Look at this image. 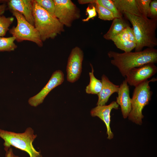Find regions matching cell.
<instances>
[{"label": "cell", "mask_w": 157, "mask_h": 157, "mask_svg": "<svg viewBox=\"0 0 157 157\" xmlns=\"http://www.w3.org/2000/svg\"><path fill=\"white\" fill-rule=\"evenodd\" d=\"M108 55L112 58L111 64L117 67L124 77L133 68L157 62V50L154 48H147L140 51L122 53L110 51Z\"/></svg>", "instance_id": "6da1fadb"}, {"label": "cell", "mask_w": 157, "mask_h": 157, "mask_svg": "<svg viewBox=\"0 0 157 157\" xmlns=\"http://www.w3.org/2000/svg\"><path fill=\"white\" fill-rule=\"evenodd\" d=\"M123 14L132 26L136 42L135 52L142 51L144 47L154 48L157 45V18H146L126 12Z\"/></svg>", "instance_id": "7a4b0ae2"}, {"label": "cell", "mask_w": 157, "mask_h": 157, "mask_svg": "<svg viewBox=\"0 0 157 157\" xmlns=\"http://www.w3.org/2000/svg\"><path fill=\"white\" fill-rule=\"evenodd\" d=\"M33 5L34 26L43 42L54 38L64 31V26L54 15L41 7L35 0Z\"/></svg>", "instance_id": "3957f363"}, {"label": "cell", "mask_w": 157, "mask_h": 157, "mask_svg": "<svg viewBox=\"0 0 157 157\" xmlns=\"http://www.w3.org/2000/svg\"><path fill=\"white\" fill-rule=\"evenodd\" d=\"M37 137L34 130L30 127L26 128L23 133L0 129V137L4 141L3 145L6 151L13 146L26 152L29 157H42L40 153L37 151L33 145V142Z\"/></svg>", "instance_id": "277c9868"}, {"label": "cell", "mask_w": 157, "mask_h": 157, "mask_svg": "<svg viewBox=\"0 0 157 157\" xmlns=\"http://www.w3.org/2000/svg\"><path fill=\"white\" fill-rule=\"evenodd\" d=\"M156 81L155 78L150 80L147 79L135 87L131 98V109L128 117L129 120L137 124H142L144 117L142 110L149 104L153 94L149 83Z\"/></svg>", "instance_id": "5b68a950"}, {"label": "cell", "mask_w": 157, "mask_h": 157, "mask_svg": "<svg viewBox=\"0 0 157 157\" xmlns=\"http://www.w3.org/2000/svg\"><path fill=\"white\" fill-rule=\"evenodd\" d=\"M16 18L17 24L9 30V33L15 37L18 42L24 40L31 41L36 43L39 47L43 46L40 35L35 26L29 23L21 13L17 11H10Z\"/></svg>", "instance_id": "8992f818"}, {"label": "cell", "mask_w": 157, "mask_h": 157, "mask_svg": "<svg viewBox=\"0 0 157 157\" xmlns=\"http://www.w3.org/2000/svg\"><path fill=\"white\" fill-rule=\"evenodd\" d=\"M54 15L63 26L70 27L73 22L80 17L79 8L70 0H53Z\"/></svg>", "instance_id": "52a82bcc"}, {"label": "cell", "mask_w": 157, "mask_h": 157, "mask_svg": "<svg viewBox=\"0 0 157 157\" xmlns=\"http://www.w3.org/2000/svg\"><path fill=\"white\" fill-rule=\"evenodd\" d=\"M83 52L78 47L72 50L68 58L67 67V79L74 83L79 78L82 72Z\"/></svg>", "instance_id": "ba28073f"}, {"label": "cell", "mask_w": 157, "mask_h": 157, "mask_svg": "<svg viewBox=\"0 0 157 157\" xmlns=\"http://www.w3.org/2000/svg\"><path fill=\"white\" fill-rule=\"evenodd\" d=\"M157 72V67L154 63H148L131 69L125 79L129 85L135 87L154 75Z\"/></svg>", "instance_id": "9c48e42d"}, {"label": "cell", "mask_w": 157, "mask_h": 157, "mask_svg": "<svg viewBox=\"0 0 157 157\" xmlns=\"http://www.w3.org/2000/svg\"><path fill=\"white\" fill-rule=\"evenodd\" d=\"M64 80V74L63 71L60 70L54 71L47 83L41 91L29 99V104L32 106L36 107L42 104L49 92L62 84Z\"/></svg>", "instance_id": "30bf717a"}, {"label": "cell", "mask_w": 157, "mask_h": 157, "mask_svg": "<svg viewBox=\"0 0 157 157\" xmlns=\"http://www.w3.org/2000/svg\"><path fill=\"white\" fill-rule=\"evenodd\" d=\"M119 106L116 101H114L107 105L97 106L92 108L90 112L92 116L97 117L104 122L107 129V138L109 140L113 139L114 137L110 126V112L113 109H118Z\"/></svg>", "instance_id": "8fae6325"}, {"label": "cell", "mask_w": 157, "mask_h": 157, "mask_svg": "<svg viewBox=\"0 0 157 157\" xmlns=\"http://www.w3.org/2000/svg\"><path fill=\"white\" fill-rule=\"evenodd\" d=\"M33 1L31 0H9L7 6L10 11H17L21 13L29 23L34 26Z\"/></svg>", "instance_id": "7c38bea8"}, {"label": "cell", "mask_w": 157, "mask_h": 157, "mask_svg": "<svg viewBox=\"0 0 157 157\" xmlns=\"http://www.w3.org/2000/svg\"><path fill=\"white\" fill-rule=\"evenodd\" d=\"M117 93L118 96L116 102L120 106L123 117L126 119L128 117L131 109L129 87L126 79L119 85Z\"/></svg>", "instance_id": "4fadbf2b"}, {"label": "cell", "mask_w": 157, "mask_h": 157, "mask_svg": "<svg viewBox=\"0 0 157 157\" xmlns=\"http://www.w3.org/2000/svg\"><path fill=\"white\" fill-rule=\"evenodd\" d=\"M102 84V88L97 94L98 99L97 106L106 105L111 95L115 92H117L119 85H116L111 82L105 74L101 76Z\"/></svg>", "instance_id": "5bb4252c"}, {"label": "cell", "mask_w": 157, "mask_h": 157, "mask_svg": "<svg viewBox=\"0 0 157 157\" xmlns=\"http://www.w3.org/2000/svg\"><path fill=\"white\" fill-rule=\"evenodd\" d=\"M121 13L126 12L139 17H142L136 0H112Z\"/></svg>", "instance_id": "9a60e30c"}, {"label": "cell", "mask_w": 157, "mask_h": 157, "mask_svg": "<svg viewBox=\"0 0 157 157\" xmlns=\"http://www.w3.org/2000/svg\"><path fill=\"white\" fill-rule=\"evenodd\" d=\"M129 26V24L123 17L115 18L113 20L110 28L104 35L103 37L106 40H111Z\"/></svg>", "instance_id": "2e32d148"}, {"label": "cell", "mask_w": 157, "mask_h": 157, "mask_svg": "<svg viewBox=\"0 0 157 157\" xmlns=\"http://www.w3.org/2000/svg\"><path fill=\"white\" fill-rule=\"evenodd\" d=\"M92 68L91 72H89L90 82L85 89L88 94H97L100 91L102 86L101 80L97 78L94 74V69L92 65L90 64Z\"/></svg>", "instance_id": "e0dca14e"}, {"label": "cell", "mask_w": 157, "mask_h": 157, "mask_svg": "<svg viewBox=\"0 0 157 157\" xmlns=\"http://www.w3.org/2000/svg\"><path fill=\"white\" fill-rule=\"evenodd\" d=\"M15 40V37L13 36L7 38L0 37V51H14L17 47L14 42Z\"/></svg>", "instance_id": "ac0fdd59"}, {"label": "cell", "mask_w": 157, "mask_h": 157, "mask_svg": "<svg viewBox=\"0 0 157 157\" xmlns=\"http://www.w3.org/2000/svg\"><path fill=\"white\" fill-rule=\"evenodd\" d=\"M95 3H97L106 8L114 15L115 18L122 17V14L118 10L112 0H96Z\"/></svg>", "instance_id": "d6986e66"}, {"label": "cell", "mask_w": 157, "mask_h": 157, "mask_svg": "<svg viewBox=\"0 0 157 157\" xmlns=\"http://www.w3.org/2000/svg\"><path fill=\"white\" fill-rule=\"evenodd\" d=\"M95 3V7L98 18L102 20H112L115 18L113 13L110 11L97 3Z\"/></svg>", "instance_id": "ffe728a7"}, {"label": "cell", "mask_w": 157, "mask_h": 157, "mask_svg": "<svg viewBox=\"0 0 157 157\" xmlns=\"http://www.w3.org/2000/svg\"><path fill=\"white\" fill-rule=\"evenodd\" d=\"M14 20V18L13 17H6L3 15L0 16V37L6 35Z\"/></svg>", "instance_id": "44dd1931"}, {"label": "cell", "mask_w": 157, "mask_h": 157, "mask_svg": "<svg viewBox=\"0 0 157 157\" xmlns=\"http://www.w3.org/2000/svg\"><path fill=\"white\" fill-rule=\"evenodd\" d=\"M116 47L124 52H129L135 49V43L129 40L124 41H118L114 42Z\"/></svg>", "instance_id": "7402d4cb"}, {"label": "cell", "mask_w": 157, "mask_h": 157, "mask_svg": "<svg viewBox=\"0 0 157 157\" xmlns=\"http://www.w3.org/2000/svg\"><path fill=\"white\" fill-rule=\"evenodd\" d=\"M35 1L44 10L54 15L55 3L53 0H35Z\"/></svg>", "instance_id": "603a6c76"}, {"label": "cell", "mask_w": 157, "mask_h": 157, "mask_svg": "<svg viewBox=\"0 0 157 157\" xmlns=\"http://www.w3.org/2000/svg\"><path fill=\"white\" fill-rule=\"evenodd\" d=\"M142 16L147 18L151 0H136Z\"/></svg>", "instance_id": "cb8c5ba5"}, {"label": "cell", "mask_w": 157, "mask_h": 157, "mask_svg": "<svg viewBox=\"0 0 157 157\" xmlns=\"http://www.w3.org/2000/svg\"><path fill=\"white\" fill-rule=\"evenodd\" d=\"M148 18H157V0L151 1L150 4Z\"/></svg>", "instance_id": "d4e9b609"}, {"label": "cell", "mask_w": 157, "mask_h": 157, "mask_svg": "<svg viewBox=\"0 0 157 157\" xmlns=\"http://www.w3.org/2000/svg\"><path fill=\"white\" fill-rule=\"evenodd\" d=\"M111 40L113 42L129 40L128 35L126 28L113 38Z\"/></svg>", "instance_id": "484cf974"}, {"label": "cell", "mask_w": 157, "mask_h": 157, "mask_svg": "<svg viewBox=\"0 0 157 157\" xmlns=\"http://www.w3.org/2000/svg\"><path fill=\"white\" fill-rule=\"evenodd\" d=\"M86 12L88 16L86 18L82 19V21L84 22H88L90 19L95 17L97 15L96 8L94 6H92L91 7L88 6L86 9Z\"/></svg>", "instance_id": "4316f807"}, {"label": "cell", "mask_w": 157, "mask_h": 157, "mask_svg": "<svg viewBox=\"0 0 157 157\" xmlns=\"http://www.w3.org/2000/svg\"><path fill=\"white\" fill-rule=\"evenodd\" d=\"M126 29L128 35L129 40L136 44L135 36L132 28L129 26L126 28Z\"/></svg>", "instance_id": "83f0119b"}, {"label": "cell", "mask_w": 157, "mask_h": 157, "mask_svg": "<svg viewBox=\"0 0 157 157\" xmlns=\"http://www.w3.org/2000/svg\"><path fill=\"white\" fill-rule=\"evenodd\" d=\"M6 157H19L13 154V149L11 148H10L6 151Z\"/></svg>", "instance_id": "f1b7e54d"}, {"label": "cell", "mask_w": 157, "mask_h": 157, "mask_svg": "<svg viewBox=\"0 0 157 157\" xmlns=\"http://www.w3.org/2000/svg\"><path fill=\"white\" fill-rule=\"evenodd\" d=\"M96 0H78V3L81 4L87 3H94Z\"/></svg>", "instance_id": "f546056e"}, {"label": "cell", "mask_w": 157, "mask_h": 157, "mask_svg": "<svg viewBox=\"0 0 157 157\" xmlns=\"http://www.w3.org/2000/svg\"><path fill=\"white\" fill-rule=\"evenodd\" d=\"M7 5L6 3H3L0 5V16L2 15L6 10Z\"/></svg>", "instance_id": "4dcf8cb0"}, {"label": "cell", "mask_w": 157, "mask_h": 157, "mask_svg": "<svg viewBox=\"0 0 157 157\" xmlns=\"http://www.w3.org/2000/svg\"><path fill=\"white\" fill-rule=\"evenodd\" d=\"M8 1L6 0H0V3H7Z\"/></svg>", "instance_id": "1f68e13d"}]
</instances>
